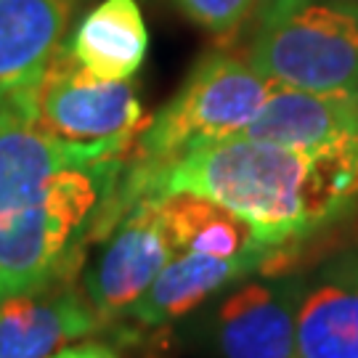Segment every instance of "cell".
Returning a JSON list of instances; mask_svg holds the SVG:
<instances>
[{
    "mask_svg": "<svg viewBox=\"0 0 358 358\" xmlns=\"http://www.w3.org/2000/svg\"><path fill=\"white\" fill-rule=\"evenodd\" d=\"M133 143H72L0 115V300L69 282L83 247L117 220Z\"/></svg>",
    "mask_w": 358,
    "mask_h": 358,
    "instance_id": "cell-1",
    "label": "cell"
},
{
    "mask_svg": "<svg viewBox=\"0 0 358 358\" xmlns=\"http://www.w3.org/2000/svg\"><path fill=\"white\" fill-rule=\"evenodd\" d=\"M178 192L234 210L271 252L332 223L358 199V136L319 149L244 136L196 143L146 186V196Z\"/></svg>",
    "mask_w": 358,
    "mask_h": 358,
    "instance_id": "cell-2",
    "label": "cell"
},
{
    "mask_svg": "<svg viewBox=\"0 0 358 358\" xmlns=\"http://www.w3.org/2000/svg\"><path fill=\"white\" fill-rule=\"evenodd\" d=\"M271 85L250 62L213 51L192 69L178 96L149 120L138 136L133 170L128 173L125 205L146 196V186L189 146L242 136L268 101Z\"/></svg>",
    "mask_w": 358,
    "mask_h": 358,
    "instance_id": "cell-3",
    "label": "cell"
},
{
    "mask_svg": "<svg viewBox=\"0 0 358 358\" xmlns=\"http://www.w3.org/2000/svg\"><path fill=\"white\" fill-rule=\"evenodd\" d=\"M247 62L271 85L358 96V3L308 0L263 19Z\"/></svg>",
    "mask_w": 358,
    "mask_h": 358,
    "instance_id": "cell-4",
    "label": "cell"
},
{
    "mask_svg": "<svg viewBox=\"0 0 358 358\" xmlns=\"http://www.w3.org/2000/svg\"><path fill=\"white\" fill-rule=\"evenodd\" d=\"M29 120L40 130L72 143H133L149 125L136 88L96 80L59 48L32 96Z\"/></svg>",
    "mask_w": 358,
    "mask_h": 358,
    "instance_id": "cell-5",
    "label": "cell"
},
{
    "mask_svg": "<svg viewBox=\"0 0 358 358\" xmlns=\"http://www.w3.org/2000/svg\"><path fill=\"white\" fill-rule=\"evenodd\" d=\"M178 255L157 213V196L130 207L85 271V297L99 321L130 313L167 260Z\"/></svg>",
    "mask_w": 358,
    "mask_h": 358,
    "instance_id": "cell-6",
    "label": "cell"
},
{
    "mask_svg": "<svg viewBox=\"0 0 358 358\" xmlns=\"http://www.w3.org/2000/svg\"><path fill=\"white\" fill-rule=\"evenodd\" d=\"M64 29L66 0H0V115L29 117Z\"/></svg>",
    "mask_w": 358,
    "mask_h": 358,
    "instance_id": "cell-7",
    "label": "cell"
},
{
    "mask_svg": "<svg viewBox=\"0 0 358 358\" xmlns=\"http://www.w3.org/2000/svg\"><path fill=\"white\" fill-rule=\"evenodd\" d=\"M300 282L242 284L215 313V340L223 358H297Z\"/></svg>",
    "mask_w": 358,
    "mask_h": 358,
    "instance_id": "cell-8",
    "label": "cell"
},
{
    "mask_svg": "<svg viewBox=\"0 0 358 358\" xmlns=\"http://www.w3.org/2000/svg\"><path fill=\"white\" fill-rule=\"evenodd\" d=\"M99 327L88 297L69 282L0 300V358H51Z\"/></svg>",
    "mask_w": 358,
    "mask_h": 358,
    "instance_id": "cell-9",
    "label": "cell"
},
{
    "mask_svg": "<svg viewBox=\"0 0 358 358\" xmlns=\"http://www.w3.org/2000/svg\"><path fill=\"white\" fill-rule=\"evenodd\" d=\"M297 358H358V250L321 266L303 287Z\"/></svg>",
    "mask_w": 358,
    "mask_h": 358,
    "instance_id": "cell-10",
    "label": "cell"
},
{
    "mask_svg": "<svg viewBox=\"0 0 358 358\" xmlns=\"http://www.w3.org/2000/svg\"><path fill=\"white\" fill-rule=\"evenodd\" d=\"M244 138L292 149H319L358 136V96L308 93L273 85Z\"/></svg>",
    "mask_w": 358,
    "mask_h": 358,
    "instance_id": "cell-11",
    "label": "cell"
},
{
    "mask_svg": "<svg viewBox=\"0 0 358 358\" xmlns=\"http://www.w3.org/2000/svg\"><path fill=\"white\" fill-rule=\"evenodd\" d=\"M64 53L96 80L125 83L143 66L149 29L138 0H103L77 24Z\"/></svg>",
    "mask_w": 358,
    "mask_h": 358,
    "instance_id": "cell-12",
    "label": "cell"
},
{
    "mask_svg": "<svg viewBox=\"0 0 358 358\" xmlns=\"http://www.w3.org/2000/svg\"><path fill=\"white\" fill-rule=\"evenodd\" d=\"M266 257L268 255L263 252L244 257H210L202 252L173 255L146 294L130 308V313L143 324H167L180 319L226 284L255 271Z\"/></svg>",
    "mask_w": 358,
    "mask_h": 358,
    "instance_id": "cell-13",
    "label": "cell"
},
{
    "mask_svg": "<svg viewBox=\"0 0 358 358\" xmlns=\"http://www.w3.org/2000/svg\"><path fill=\"white\" fill-rule=\"evenodd\" d=\"M157 213L178 252H202L210 257L268 255V250L257 247L244 217L207 196L189 192L165 194L157 196Z\"/></svg>",
    "mask_w": 358,
    "mask_h": 358,
    "instance_id": "cell-14",
    "label": "cell"
},
{
    "mask_svg": "<svg viewBox=\"0 0 358 358\" xmlns=\"http://www.w3.org/2000/svg\"><path fill=\"white\" fill-rule=\"evenodd\" d=\"M176 6L207 32L231 38L263 6V0H176Z\"/></svg>",
    "mask_w": 358,
    "mask_h": 358,
    "instance_id": "cell-15",
    "label": "cell"
},
{
    "mask_svg": "<svg viewBox=\"0 0 358 358\" xmlns=\"http://www.w3.org/2000/svg\"><path fill=\"white\" fill-rule=\"evenodd\" d=\"M51 358H117V353L101 343H80V345H64Z\"/></svg>",
    "mask_w": 358,
    "mask_h": 358,
    "instance_id": "cell-16",
    "label": "cell"
},
{
    "mask_svg": "<svg viewBox=\"0 0 358 358\" xmlns=\"http://www.w3.org/2000/svg\"><path fill=\"white\" fill-rule=\"evenodd\" d=\"M300 3H308V0H268V3L263 6V19H271V16L287 13L289 8L300 6ZM340 3H358V0H340Z\"/></svg>",
    "mask_w": 358,
    "mask_h": 358,
    "instance_id": "cell-17",
    "label": "cell"
},
{
    "mask_svg": "<svg viewBox=\"0 0 358 358\" xmlns=\"http://www.w3.org/2000/svg\"><path fill=\"white\" fill-rule=\"evenodd\" d=\"M266 3H268V0H263V6H266Z\"/></svg>",
    "mask_w": 358,
    "mask_h": 358,
    "instance_id": "cell-18",
    "label": "cell"
}]
</instances>
